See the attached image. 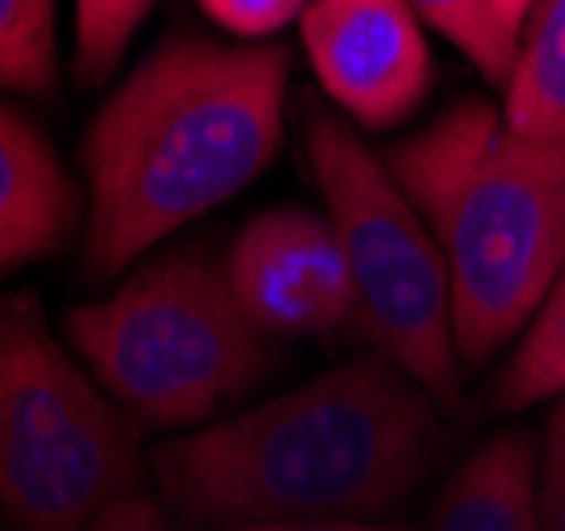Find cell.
Wrapping results in <instances>:
<instances>
[{
  "label": "cell",
  "mask_w": 565,
  "mask_h": 531,
  "mask_svg": "<svg viewBox=\"0 0 565 531\" xmlns=\"http://www.w3.org/2000/svg\"><path fill=\"white\" fill-rule=\"evenodd\" d=\"M285 94V47L170 39L145 56L85 132V273H124L255 183L281 149Z\"/></svg>",
  "instance_id": "7a4b0ae2"
},
{
  "label": "cell",
  "mask_w": 565,
  "mask_h": 531,
  "mask_svg": "<svg viewBox=\"0 0 565 531\" xmlns=\"http://www.w3.org/2000/svg\"><path fill=\"white\" fill-rule=\"evenodd\" d=\"M82 222V192L26 115L0 107V277L56 255Z\"/></svg>",
  "instance_id": "9c48e42d"
},
{
  "label": "cell",
  "mask_w": 565,
  "mask_h": 531,
  "mask_svg": "<svg viewBox=\"0 0 565 531\" xmlns=\"http://www.w3.org/2000/svg\"><path fill=\"white\" fill-rule=\"evenodd\" d=\"M510 132L527 140L565 137V0H536L502 107Z\"/></svg>",
  "instance_id": "8fae6325"
},
{
  "label": "cell",
  "mask_w": 565,
  "mask_h": 531,
  "mask_svg": "<svg viewBox=\"0 0 565 531\" xmlns=\"http://www.w3.org/2000/svg\"><path fill=\"white\" fill-rule=\"evenodd\" d=\"M141 485L137 417L60 344L34 294L0 298V510L73 531Z\"/></svg>",
  "instance_id": "8992f818"
},
{
  "label": "cell",
  "mask_w": 565,
  "mask_h": 531,
  "mask_svg": "<svg viewBox=\"0 0 565 531\" xmlns=\"http://www.w3.org/2000/svg\"><path fill=\"white\" fill-rule=\"evenodd\" d=\"M408 4L425 26L447 34L455 47L481 68L484 82L510 85L514 60H519V39L502 26L493 0H408Z\"/></svg>",
  "instance_id": "5bb4252c"
},
{
  "label": "cell",
  "mask_w": 565,
  "mask_h": 531,
  "mask_svg": "<svg viewBox=\"0 0 565 531\" xmlns=\"http://www.w3.org/2000/svg\"><path fill=\"white\" fill-rule=\"evenodd\" d=\"M196 4L217 26L259 39V34H277L294 18H302L315 0H196Z\"/></svg>",
  "instance_id": "2e32d148"
},
{
  "label": "cell",
  "mask_w": 565,
  "mask_h": 531,
  "mask_svg": "<svg viewBox=\"0 0 565 531\" xmlns=\"http://www.w3.org/2000/svg\"><path fill=\"white\" fill-rule=\"evenodd\" d=\"M0 531H9V528H0Z\"/></svg>",
  "instance_id": "44dd1931"
},
{
  "label": "cell",
  "mask_w": 565,
  "mask_h": 531,
  "mask_svg": "<svg viewBox=\"0 0 565 531\" xmlns=\"http://www.w3.org/2000/svg\"><path fill=\"white\" fill-rule=\"evenodd\" d=\"M302 47L319 85L362 128H396L429 94V47L408 0H315Z\"/></svg>",
  "instance_id": "ba28073f"
},
{
  "label": "cell",
  "mask_w": 565,
  "mask_h": 531,
  "mask_svg": "<svg viewBox=\"0 0 565 531\" xmlns=\"http://www.w3.org/2000/svg\"><path fill=\"white\" fill-rule=\"evenodd\" d=\"M149 4L153 0H73V26H77L73 60L85 85H103L111 77Z\"/></svg>",
  "instance_id": "9a60e30c"
},
{
  "label": "cell",
  "mask_w": 565,
  "mask_h": 531,
  "mask_svg": "<svg viewBox=\"0 0 565 531\" xmlns=\"http://www.w3.org/2000/svg\"><path fill=\"white\" fill-rule=\"evenodd\" d=\"M73 531H179V528L170 523L167 506L158 502L145 485H137V489L119 493L115 502H107L103 510H94L82 528Z\"/></svg>",
  "instance_id": "ac0fdd59"
},
{
  "label": "cell",
  "mask_w": 565,
  "mask_h": 531,
  "mask_svg": "<svg viewBox=\"0 0 565 531\" xmlns=\"http://www.w3.org/2000/svg\"><path fill=\"white\" fill-rule=\"evenodd\" d=\"M383 162L447 255L459 358L489 365L565 273V137H519L468 98Z\"/></svg>",
  "instance_id": "3957f363"
},
{
  "label": "cell",
  "mask_w": 565,
  "mask_h": 531,
  "mask_svg": "<svg viewBox=\"0 0 565 531\" xmlns=\"http://www.w3.org/2000/svg\"><path fill=\"white\" fill-rule=\"evenodd\" d=\"M540 502L548 531H565V400L553 404L540 438Z\"/></svg>",
  "instance_id": "e0dca14e"
},
{
  "label": "cell",
  "mask_w": 565,
  "mask_h": 531,
  "mask_svg": "<svg viewBox=\"0 0 565 531\" xmlns=\"http://www.w3.org/2000/svg\"><path fill=\"white\" fill-rule=\"evenodd\" d=\"M443 450L434 400L374 353L200 434L167 438L149 464L179 523L230 531L379 519L422 489Z\"/></svg>",
  "instance_id": "6da1fadb"
},
{
  "label": "cell",
  "mask_w": 565,
  "mask_h": 531,
  "mask_svg": "<svg viewBox=\"0 0 565 531\" xmlns=\"http://www.w3.org/2000/svg\"><path fill=\"white\" fill-rule=\"evenodd\" d=\"M544 400H565V273L553 280L493 379V404L502 413H519Z\"/></svg>",
  "instance_id": "7c38bea8"
},
{
  "label": "cell",
  "mask_w": 565,
  "mask_h": 531,
  "mask_svg": "<svg viewBox=\"0 0 565 531\" xmlns=\"http://www.w3.org/2000/svg\"><path fill=\"white\" fill-rule=\"evenodd\" d=\"M230 285L268 340L328 336L353 323V277L328 217L268 209L238 230L226 259Z\"/></svg>",
  "instance_id": "52a82bcc"
},
{
  "label": "cell",
  "mask_w": 565,
  "mask_h": 531,
  "mask_svg": "<svg viewBox=\"0 0 565 531\" xmlns=\"http://www.w3.org/2000/svg\"><path fill=\"white\" fill-rule=\"evenodd\" d=\"M532 4H536V0H493V9H498V18H502V26H507L514 39L523 34V22H527Z\"/></svg>",
  "instance_id": "ffe728a7"
},
{
  "label": "cell",
  "mask_w": 565,
  "mask_h": 531,
  "mask_svg": "<svg viewBox=\"0 0 565 531\" xmlns=\"http://www.w3.org/2000/svg\"><path fill=\"white\" fill-rule=\"evenodd\" d=\"M230 531H408L404 523H379V519H302V523H255V528Z\"/></svg>",
  "instance_id": "d6986e66"
},
{
  "label": "cell",
  "mask_w": 565,
  "mask_h": 531,
  "mask_svg": "<svg viewBox=\"0 0 565 531\" xmlns=\"http://www.w3.org/2000/svg\"><path fill=\"white\" fill-rule=\"evenodd\" d=\"M68 340L115 404L149 425H196L268 374L273 344L243 310L226 259L179 247L103 302L73 307Z\"/></svg>",
  "instance_id": "277c9868"
},
{
  "label": "cell",
  "mask_w": 565,
  "mask_h": 531,
  "mask_svg": "<svg viewBox=\"0 0 565 531\" xmlns=\"http://www.w3.org/2000/svg\"><path fill=\"white\" fill-rule=\"evenodd\" d=\"M425 531H548L540 502V438L507 429L443 485Z\"/></svg>",
  "instance_id": "30bf717a"
},
{
  "label": "cell",
  "mask_w": 565,
  "mask_h": 531,
  "mask_svg": "<svg viewBox=\"0 0 565 531\" xmlns=\"http://www.w3.org/2000/svg\"><path fill=\"white\" fill-rule=\"evenodd\" d=\"M56 0H0V89H56Z\"/></svg>",
  "instance_id": "4fadbf2b"
},
{
  "label": "cell",
  "mask_w": 565,
  "mask_h": 531,
  "mask_svg": "<svg viewBox=\"0 0 565 531\" xmlns=\"http://www.w3.org/2000/svg\"><path fill=\"white\" fill-rule=\"evenodd\" d=\"M307 167L353 277V323L447 413L463 408L451 268L396 174L337 115L311 111Z\"/></svg>",
  "instance_id": "5b68a950"
}]
</instances>
